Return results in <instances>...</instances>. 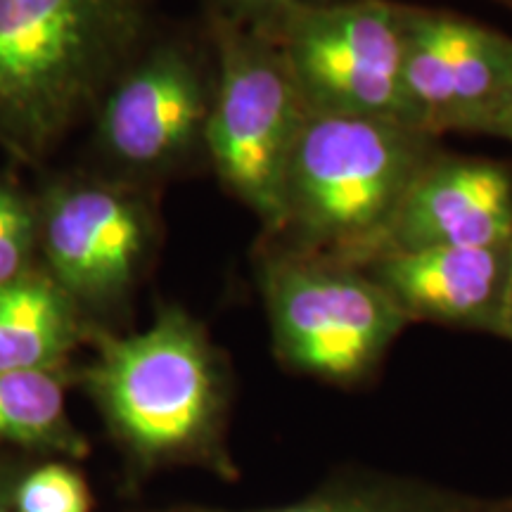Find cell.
Here are the masks:
<instances>
[{
  "label": "cell",
  "mask_w": 512,
  "mask_h": 512,
  "mask_svg": "<svg viewBox=\"0 0 512 512\" xmlns=\"http://www.w3.org/2000/svg\"><path fill=\"white\" fill-rule=\"evenodd\" d=\"M503 3H508V5H512V0H503Z\"/></svg>",
  "instance_id": "603a6c76"
},
{
  "label": "cell",
  "mask_w": 512,
  "mask_h": 512,
  "mask_svg": "<svg viewBox=\"0 0 512 512\" xmlns=\"http://www.w3.org/2000/svg\"><path fill=\"white\" fill-rule=\"evenodd\" d=\"M38 458L19 453L15 448L0 446V512H15L19 479Z\"/></svg>",
  "instance_id": "ac0fdd59"
},
{
  "label": "cell",
  "mask_w": 512,
  "mask_h": 512,
  "mask_svg": "<svg viewBox=\"0 0 512 512\" xmlns=\"http://www.w3.org/2000/svg\"><path fill=\"white\" fill-rule=\"evenodd\" d=\"M152 512H209V508H202V505H176V508H162Z\"/></svg>",
  "instance_id": "7402d4cb"
},
{
  "label": "cell",
  "mask_w": 512,
  "mask_h": 512,
  "mask_svg": "<svg viewBox=\"0 0 512 512\" xmlns=\"http://www.w3.org/2000/svg\"><path fill=\"white\" fill-rule=\"evenodd\" d=\"M34 240V219L27 202L0 183V287L15 283L27 273Z\"/></svg>",
  "instance_id": "2e32d148"
},
{
  "label": "cell",
  "mask_w": 512,
  "mask_h": 512,
  "mask_svg": "<svg viewBox=\"0 0 512 512\" xmlns=\"http://www.w3.org/2000/svg\"><path fill=\"white\" fill-rule=\"evenodd\" d=\"M472 512H512V498H482Z\"/></svg>",
  "instance_id": "44dd1931"
},
{
  "label": "cell",
  "mask_w": 512,
  "mask_h": 512,
  "mask_svg": "<svg viewBox=\"0 0 512 512\" xmlns=\"http://www.w3.org/2000/svg\"><path fill=\"white\" fill-rule=\"evenodd\" d=\"M439 138L396 119L309 114L285 176V249L363 266Z\"/></svg>",
  "instance_id": "3957f363"
},
{
  "label": "cell",
  "mask_w": 512,
  "mask_h": 512,
  "mask_svg": "<svg viewBox=\"0 0 512 512\" xmlns=\"http://www.w3.org/2000/svg\"><path fill=\"white\" fill-rule=\"evenodd\" d=\"M479 501L482 498L425 479L344 467L294 503L254 510L209 508V512H472Z\"/></svg>",
  "instance_id": "5bb4252c"
},
{
  "label": "cell",
  "mask_w": 512,
  "mask_h": 512,
  "mask_svg": "<svg viewBox=\"0 0 512 512\" xmlns=\"http://www.w3.org/2000/svg\"><path fill=\"white\" fill-rule=\"evenodd\" d=\"M15 512H93V494L72 460H34L19 479Z\"/></svg>",
  "instance_id": "9a60e30c"
},
{
  "label": "cell",
  "mask_w": 512,
  "mask_h": 512,
  "mask_svg": "<svg viewBox=\"0 0 512 512\" xmlns=\"http://www.w3.org/2000/svg\"><path fill=\"white\" fill-rule=\"evenodd\" d=\"M86 389L119 448L128 482L202 470L235 482L228 448L230 375L200 320L166 306L126 337L102 335Z\"/></svg>",
  "instance_id": "6da1fadb"
},
{
  "label": "cell",
  "mask_w": 512,
  "mask_h": 512,
  "mask_svg": "<svg viewBox=\"0 0 512 512\" xmlns=\"http://www.w3.org/2000/svg\"><path fill=\"white\" fill-rule=\"evenodd\" d=\"M403 102L420 131L475 133L512 105V36L458 12L401 3Z\"/></svg>",
  "instance_id": "52a82bcc"
},
{
  "label": "cell",
  "mask_w": 512,
  "mask_h": 512,
  "mask_svg": "<svg viewBox=\"0 0 512 512\" xmlns=\"http://www.w3.org/2000/svg\"><path fill=\"white\" fill-rule=\"evenodd\" d=\"M81 335L79 304L55 280L24 275L0 287V373L62 370Z\"/></svg>",
  "instance_id": "7c38bea8"
},
{
  "label": "cell",
  "mask_w": 512,
  "mask_h": 512,
  "mask_svg": "<svg viewBox=\"0 0 512 512\" xmlns=\"http://www.w3.org/2000/svg\"><path fill=\"white\" fill-rule=\"evenodd\" d=\"M252 27L280 48L309 114L408 124L401 3L328 0Z\"/></svg>",
  "instance_id": "8992f818"
},
{
  "label": "cell",
  "mask_w": 512,
  "mask_h": 512,
  "mask_svg": "<svg viewBox=\"0 0 512 512\" xmlns=\"http://www.w3.org/2000/svg\"><path fill=\"white\" fill-rule=\"evenodd\" d=\"M152 0H0V145L36 159L126 67Z\"/></svg>",
  "instance_id": "7a4b0ae2"
},
{
  "label": "cell",
  "mask_w": 512,
  "mask_h": 512,
  "mask_svg": "<svg viewBox=\"0 0 512 512\" xmlns=\"http://www.w3.org/2000/svg\"><path fill=\"white\" fill-rule=\"evenodd\" d=\"M508 240H512L510 166L439 150L408 188L380 252L489 247Z\"/></svg>",
  "instance_id": "30bf717a"
},
{
  "label": "cell",
  "mask_w": 512,
  "mask_h": 512,
  "mask_svg": "<svg viewBox=\"0 0 512 512\" xmlns=\"http://www.w3.org/2000/svg\"><path fill=\"white\" fill-rule=\"evenodd\" d=\"M211 3L219 8L216 15L221 17L238 19L245 24H266L294 8L328 3V0H211Z\"/></svg>",
  "instance_id": "e0dca14e"
},
{
  "label": "cell",
  "mask_w": 512,
  "mask_h": 512,
  "mask_svg": "<svg viewBox=\"0 0 512 512\" xmlns=\"http://www.w3.org/2000/svg\"><path fill=\"white\" fill-rule=\"evenodd\" d=\"M278 361L332 387L373 380L411 320L361 266L280 249L261 268Z\"/></svg>",
  "instance_id": "277c9868"
},
{
  "label": "cell",
  "mask_w": 512,
  "mask_h": 512,
  "mask_svg": "<svg viewBox=\"0 0 512 512\" xmlns=\"http://www.w3.org/2000/svg\"><path fill=\"white\" fill-rule=\"evenodd\" d=\"M0 446L38 460L88 456L86 437L69 420L62 370L0 373Z\"/></svg>",
  "instance_id": "4fadbf2b"
},
{
  "label": "cell",
  "mask_w": 512,
  "mask_h": 512,
  "mask_svg": "<svg viewBox=\"0 0 512 512\" xmlns=\"http://www.w3.org/2000/svg\"><path fill=\"white\" fill-rule=\"evenodd\" d=\"M147 245L138 202L107 185H72L50 197L43 249L53 280L76 304H110L133 278Z\"/></svg>",
  "instance_id": "ba28073f"
},
{
  "label": "cell",
  "mask_w": 512,
  "mask_h": 512,
  "mask_svg": "<svg viewBox=\"0 0 512 512\" xmlns=\"http://www.w3.org/2000/svg\"><path fill=\"white\" fill-rule=\"evenodd\" d=\"M475 133H479V136L512 140V105L505 107L503 112H498L496 117L482 121V124L475 128Z\"/></svg>",
  "instance_id": "d6986e66"
},
{
  "label": "cell",
  "mask_w": 512,
  "mask_h": 512,
  "mask_svg": "<svg viewBox=\"0 0 512 512\" xmlns=\"http://www.w3.org/2000/svg\"><path fill=\"white\" fill-rule=\"evenodd\" d=\"M211 31L219 74L204 145L223 185L278 235L287 164L309 110L271 36L221 15Z\"/></svg>",
  "instance_id": "5b68a950"
},
{
  "label": "cell",
  "mask_w": 512,
  "mask_h": 512,
  "mask_svg": "<svg viewBox=\"0 0 512 512\" xmlns=\"http://www.w3.org/2000/svg\"><path fill=\"white\" fill-rule=\"evenodd\" d=\"M501 337L512 342V266H510V280H508V294H505V309H503V330Z\"/></svg>",
  "instance_id": "ffe728a7"
},
{
  "label": "cell",
  "mask_w": 512,
  "mask_h": 512,
  "mask_svg": "<svg viewBox=\"0 0 512 512\" xmlns=\"http://www.w3.org/2000/svg\"><path fill=\"white\" fill-rule=\"evenodd\" d=\"M512 240L489 247L380 252L363 264L411 323L501 337Z\"/></svg>",
  "instance_id": "9c48e42d"
},
{
  "label": "cell",
  "mask_w": 512,
  "mask_h": 512,
  "mask_svg": "<svg viewBox=\"0 0 512 512\" xmlns=\"http://www.w3.org/2000/svg\"><path fill=\"white\" fill-rule=\"evenodd\" d=\"M209 107L197 62L181 48H159L107 95L102 143L128 166L171 164L204 140Z\"/></svg>",
  "instance_id": "8fae6325"
}]
</instances>
